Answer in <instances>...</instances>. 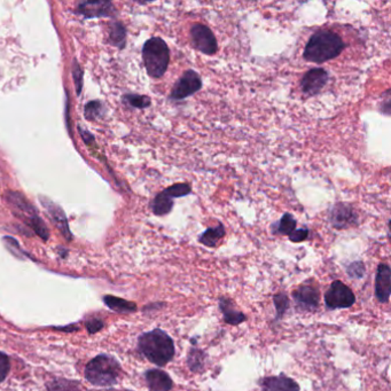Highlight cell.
<instances>
[{"label":"cell","instance_id":"1","mask_svg":"<svg viewBox=\"0 0 391 391\" xmlns=\"http://www.w3.org/2000/svg\"><path fill=\"white\" fill-rule=\"evenodd\" d=\"M347 47L342 37L332 30H318L310 37L303 52L308 63H324L335 59Z\"/></svg>","mask_w":391,"mask_h":391},{"label":"cell","instance_id":"2","mask_svg":"<svg viewBox=\"0 0 391 391\" xmlns=\"http://www.w3.org/2000/svg\"><path fill=\"white\" fill-rule=\"evenodd\" d=\"M138 349L148 362L158 367L168 365L176 353L172 336L160 328L153 329L139 336Z\"/></svg>","mask_w":391,"mask_h":391},{"label":"cell","instance_id":"3","mask_svg":"<svg viewBox=\"0 0 391 391\" xmlns=\"http://www.w3.org/2000/svg\"><path fill=\"white\" fill-rule=\"evenodd\" d=\"M122 375V367L113 356H97L90 360L85 367V378L96 387H113L119 382Z\"/></svg>","mask_w":391,"mask_h":391},{"label":"cell","instance_id":"4","mask_svg":"<svg viewBox=\"0 0 391 391\" xmlns=\"http://www.w3.org/2000/svg\"><path fill=\"white\" fill-rule=\"evenodd\" d=\"M142 60L151 78H161L168 70L170 49L160 37H151L142 47Z\"/></svg>","mask_w":391,"mask_h":391},{"label":"cell","instance_id":"5","mask_svg":"<svg viewBox=\"0 0 391 391\" xmlns=\"http://www.w3.org/2000/svg\"><path fill=\"white\" fill-rule=\"evenodd\" d=\"M356 302V296L350 287L340 280L333 281L325 293L326 309H349Z\"/></svg>","mask_w":391,"mask_h":391},{"label":"cell","instance_id":"6","mask_svg":"<svg viewBox=\"0 0 391 391\" xmlns=\"http://www.w3.org/2000/svg\"><path fill=\"white\" fill-rule=\"evenodd\" d=\"M202 89V79L195 70H186L174 83L169 99L172 101L184 100L188 97L194 96Z\"/></svg>","mask_w":391,"mask_h":391},{"label":"cell","instance_id":"7","mask_svg":"<svg viewBox=\"0 0 391 391\" xmlns=\"http://www.w3.org/2000/svg\"><path fill=\"white\" fill-rule=\"evenodd\" d=\"M192 45L197 51L206 54L214 56L218 51V43L213 30L206 24H195L190 30Z\"/></svg>","mask_w":391,"mask_h":391},{"label":"cell","instance_id":"8","mask_svg":"<svg viewBox=\"0 0 391 391\" xmlns=\"http://www.w3.org/2000/svg\"><path fill=\"white\" fill-rule=\"evenodd\" d=\"M296 310L301 313H316L320 301V292L311 285H302L293 292Z\"/></svg>","mask_w":391,"mask_h":391},{"label":"cell","instance_id":"9","mask_svg":"<svg viewBox=\"0 0 391 391\" xmlns=\"http://www.w3.org/2000/svg\"><path fill=\"white\" fill-rule=\"evenodd\" d=\"M329 222L336 230H345L358 224V215L351 204L339 202L332 208L329 213Z\"/></svg>","mask_w":391,"mask_h":391},{"label":"cell","instance_id":"10","mask_svg":"<svg viewBox=\"0 0 391 391\" xmlns=\"http://www.w3.org/2000/svg\"><path fill=\"white\" fill-rule=\"evenodd\" d=\"M329 74L324 68H313L306 72L301 81L302 92L308 97L317 96L328 82Z\"/></svg>","mask_w":391,"mask_h":391},{"label":"cell","instance_id":"11","mask_svg":"<svg viewBox=\"0 0 391 391\" xmlns=\"http://www.w3.org/2000/svg\"><path fill=\"white\" fill-rule=\"evenodd\" d=\"M391 294V269L388 264H380L375 276V296L380 303H388Z\"/></svg>","mask_w":391,"mask_h":391},{"label":"cell","instance_id":"12","mask_svg":"<svg viewBox=\"0 0 391 391\" xmlns=\"http://www.w3.org/2000/svg\"><path fill=\"white\" fill-rule=\"evenodd\" d=\"M218 306H219L220 313H223L224 322L228 325L238 326L246 322V315L238 309L237 304L230 297L220 296L218 299Z\"/></svg>","mask_w":391,"mask_h":391},{"label":"cell","instance_id":"13","mask_svg":"<svg viewBox=\"0 0 391 391\" xmlns=\"http://www.w3.org/2000/svg\"><path fill=\"white\" fill-rule=\"evenodd\" d=\"M258 385L263 391H299V383L285 374L260 378Z\"/></svg>","mask_w":391,"mask_h":391},{"label":"cell","instance_id":"14","mask_svg":"<svg viewBox=\"0 0 391 391\" xmlns=\"http://www.w3.org/2000/svg\"><path fill=\"white\" fill-rule=\"evenodd\" d=\"M146 382L151 391H172L174 381L167 372L153 368L145 372Z\"/></svg>","mask_w":391,"mask_h":391},{"label":"cell","instance_id":"15","mask_svg":"<svg viewBox=\"0 0 391 391\" xmlns=\"http://www.w3.org/2000/svg\"><path fill=\"white\" fill-rule=\"evenodd\" d=\"M114 12L112 3L109 1H90L79 5L78 13L85 17H109Z\"/></svg>","mask_w":391,"mask_h":391},{"label":"cell","instance_id":"16","mask_svg":"<svg viewBox=\"0 0 391 391\" xmlns=\"http://www.w3.org/2000/svg\"><path fill=\"white\" fill-rule=\"evenodd\" d=\"M225 234H226V230L223 224L218 223L216 226L208 227L197 240L201 244H203L208 248H215V247H217L218 242L225 237Z\"/></svg>","mask_w":391,"mask_h":391},{"label":"cell","instance_id":"17","mask_svg":"<svg viewBox=\"0 0 391 391\" xmlns=\"http://www.w3.org/2000/svg\"><path fill=\"white\" fill-rule=\"evenodd\" d=\"M103 302H105L106 306H108L109 309L116 311V313H132L137 311L135 303L126 301L124 299H119L116 296L106 295L103 297Z\"/></svg>","mask_w":391,"mask_h":391},{"label":"cell","instance_id":"18","mask_svg":"<svg viewBox=\"0 0 391 391\" xmlns=\"http://www.w3.org/2000/svg\"><path fill=\"white\" fill-rule=\"evenodd\" d=\"M174 204V199L169 197L165 191H162L154 197V200L151 202V210H153V214L156 216H165V215L170 214Z\"/></svg>","mask_w":391,"mask_h":391},{"label":"cell","instance_id":"19","mask_svg":"<svg viewBox=\"0 0 391 391\" xmlns=\"http://www.w3.org/2000/svg\"><path fill=\"white\" fill-rule=\"evenodd\" d=\"M207 353L201 350V349L192 348L188 351V366L193 373H202L206 366V360H207Z\"/></svg>","mask_w":391,"mask_h":391},{"label":"cell","instance_id":"20","mask_svg":"<svg viewBox=\"0 0 391 391\" xmlns=\"http://www.w3.org/2000/svg\"><path fill=\"white\" fill-rule=\"evenodd\" d=\"M296 225H297V222L293 215L286 213V214H283L278 224L273 225L272 232L276 234H281V235H290L296 230Z\"/></svg>","mask_w":391,"mask_h":391},{"label":"cell","instance_id":"21","mask_svg":"<svg viewBox=\"0 0 391 391\" xmlns=\"http://www.w3.org/2000/svg\"><path fill=\"white\" fill-rule=\"evenodd\" d=\"M47 391H82L78 382L68 378H53L47 383Z\"/></svg>","mask_w":391,"mask_h":391},{"label":"cell","instance_id":"22","mask_svg":"<svg viewBox=\"0 0 391 391\" xmlns=\"http://www.w3.org/2000/svg\"><path fill=\"white\" fill-rule=\"evenodd\" d=\"M273 304L276 311V322H278L290 309V299L285 293H278L273 296Z\"/></svg>","mask_w":391,"mask_h":391},{"label":"cell","instance_id":"23","mask_svg":"<svg viewBox=\"0 0 391 391\" xmlns=\"http://www.w3.org/2000/svg\"><path fill=\"white\" fill-rule=\"evenodd\" d=\"M165 192L172 199L188 197L191 194L192 185L190 183H176L165 188Z\"/></svg>","mask_w":391,"mask_h":391},{"label":"cell","instance_id":"24","mask_svg":"<svg viewBox=\"0 0 391 391\" xmlns=\"http://www.w3.org/2000/svg\"><path fill=\"white\" fill-rule=\"evenodd\" d=\"M110 38H112L113 44H115L116 47H124L125 42H126V31H125L124 26L121 24H113Z\"/></svg>","mask_w":391,"mask_h":391},{"label":"cell","instance_id":"25","mask_svg":"<svg viewBox=\"0 0 391 391\" xmlns=\"http://www.w3.org/2000/svg\"><path fill=\"white\" fill-rule=\"evenodd\" d=\"M125 101L130 103L132 107L138 109H145L151 106V99L147 96H139V94H128L125 97Z\"/></svg>","mask_w":391,"mask_h":391},{"label":"cell","instance_id":"26","mask_svg":"<svg viewBox=\"0 0 391 391\" xmlns=\"http://www.w3.org/2000/svg\"><path fill=\"white\" fill-rule=\"evenodd\" d=\"M10 357L6 353L0 352V383L5 381V378H7V375L10 373Z\"/></svg>","mask_w":391,"mask_h":391},{"label":"cell","instance_id":"27","mask_svg":"<svg viewBox=\"0 0 391 391\" xmlns=\"http://www.w3.org/2000/svg\"><path fill=\"white\" fill-rule=\"evenodd\" d=\"M348 273L351 278H362L365 274V265L362 262H355L349 265Z\"/></svg>","mask_w":391,"mask_h":391},{"label":"cell","instance_id":"28","mask_svg":"<svg viewBox=\"0 0 391 391\" xmlns=\"http://www.w3.org/2000/svg\"><path fill=\"white\" fill-rule=\"evenodd\" d=\"M308 237H309V230H308V228H299V230H295L294 232H292L290 235H288L290 240L292 241V242H295V244L306 241V239H308Z\"/></svg>","mask_w":391,"mask_h":391},{"label":"cell","instance_id":"29","mask_svg":"<svg viewBox=\"0 0 391 391\" xmlns=\"http://www.w3.org/2000/svg\"><path fill=\"white\" fill-rule=\"evenodd\" d=\"M85 326L90 334H96L103 327V322L98 318H92L86 322Z\"/></svg>","mask_w":391,"mask_h":391},{"label":"cell","instance_id":"30","mask_svg":"<svg viewBox=\"0 0 391 391\" xmlns=\"http://www.w3.org/2000/svg\"><path fill=\"white\" fill-rule=\"evenodd\" d=\"M74 78L77 84V92L81 93V83H82V72L79 69L78 65L74 63Z\"/></svg>","mask_w":391,"mask_h":391},{"label":"cell","instance_id":"31","mask_svg":"<svg viewBox=\"0 0 391 391\" xmlns=\"http://www.w3.org/2000/svg\"><path fill=\"white\" fill-rule=\"evenodd\" d=\"M99 105L98 102H91L89 105L86 106V116L89 119H94L96 117V113L98 112Z\"/></svg>","mask_w":391,"mask_h":391},{"label":"cell","instance_id":"32","mask_svg":"<svg viewBox=\"0 0 391 391\" xmlns=\"http://www.w3.org/2000/svg\"><path fill=\"white\" fill-rule=\"evenodd\" d=\"M56 331H61V332H74V331H78V327H75V325H72V327H56Z\"/></svg>","mask_w":391,"mask_h":391}]
</instances>
